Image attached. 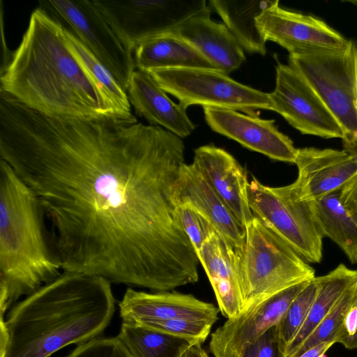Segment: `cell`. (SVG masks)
<instances>
[{
    "mask_svg": "<svg viewBox=\"0 0 357 357\" xmlns=\"http://www.w3.org/2000/svg\"><path fill=\"white\" fill-rule=\"evenodd\" d=\"M182 138L133 115H47L0 102V159L45 211L63 271L167 291L199 280L179 217Z\"/></svg>",
    "mask_w": 357,
    "mask_h": 357,
    "instance_id": "cell-1",
    "label": "cell"
},
{
    "mask_svg": "<svg viewBox=\"0 0 357 357\" xmlns=\"http://www.w3.org/2000/svg\"><path fill=\"white\" fill-rule=\"evenodd\" d=\"M111 284L100 276L63 271L0 319V357H48L98 337L115 311Z\"/></svg>",
    "mask_w": 357,
    "mask_h": 357,
    "instance_id": "cell-2",
    "label": "cell"
},
{
    "mask_svg": "<svg viewBox=\"0 0 357 357\" xmlns=\"http://www.w3.org/2000/svg\"><path fill=\"white\" fill-rule=\"evenodd\" d=\"M0 92L47 115H116L68 47L63 24L40 6L0 70Z\"/></svg>",
    "mask_w": 357,
    "mask_h": 357,
    "instance_id": "cell-3",
    "label": "cell"
},
{
    "mask_svg": "<svg viewBox=\"0 0 357 357\" xmlns=\"http://www.w3.org/2000/svg\"><path fill=\"white\" fill-rule=\"evenodd\" d=\"M38 197L0 159V312L63 272Z\"/></svg>",
    "mask_w": 357,
    "mask_h": 357,
    "instance_id": "cell-4",
    "label": "cell"
},
{
    "mask_svg": "<svg viewBox=\"0 0 357 357\" xmlns=\"http://www.w3.org/2000/svg\"><path fill=\"white\" fill-rule=\"evenodd\" d=\"M237 273L243 301L241 312L315 278L314 269L255 216L245 229Z\"/></svg>",
    "mask_w": 357,
    "mask_h": 357,
    "instance_id": "cell-5",
    "label": "cell"
},
{
    "mask_svg": "<svg viewBox=\"0 0 357 357\" xmlns=\"http://www.w3.org/2000/svg\"><path fill=\"white\" fill-rule=\"evenodd\" d=\"M289 65L310 85L342 126L345 149L357 151V41L342 50L289 55Z\"/></svg>",
    "mask_w": 357,
    "mask_h": 357,
    "instance_id": "cell-6",
    "label": "cell"
},
{
    "mask_svg": "<svg viewBox=\"0 0 357 357\" xmlns=\"http://www.w3.org/2000/svg\"><path fill=\"white\" fill-rule=\"evenodd\" d=\"M254 215L307 263H319L324 238L314 202L300 199L289 185L269 187L252 177L248 186Z\"/></svg>",
    "mask_w": 357,
    "mask_h": 357,
    "instance_id": "cell-7",
    "label": "cell"
},
{
    "mask_svg": "<svg viewBox=\"0 0 357 357\" xmlns=\"http://www.w3.org/2000/svg\"><path fill=\"white\" fill-rule=\"evenodd\" d=\"M166 92L187 109L190 105L240 111L271 110L269 93L238 82L227 74L209 68H173L148 72Z\"/></svg>",
    "mask_w": 357,
    "mask_h": 357,
    "instance_id": "cell-8",
    "label": "cell"
},
{
    "mask_svg": "<svg viewBox=\"0 0 357 357\" xmlns=\"http://www.w3.org/2000/svg\"><path fill=\"white\" fill-rule=\"evenodd\" d=\"M126 49L167 33L188 18L210 10L205 0H92Z\"/></svg>",
    "mask_w": 357,
    "mask_h": 357,
    "instance_id": "cell-9",
    "label": "cell"
},
{
    "mask_svg": "<svg viewBox=\"0 0 357 357\" xmlns=\"http://www.w3.org/2000/svg\"><path fill=\"white\" fill-rule=\"evenodd\" d=\"M39 6L64 22L127 93L136 69L128 51L92 0L39 1Z\"/></svg>",
    "mask_w": 357,
    "mask_h": 357,
    "instance_id": "cell-10",
    "label": "cell"
},
{
    "mask_svg": "<svg viewBox=\"0 0 357 357\" xmlns=\"http://www.w3.org/2000/svg\"><path fill=\"white\" fill-rule=\"evenodd\" d=\"M271 111L302 134L325 139L344 137L343 129L320 97L289 64L278 63Z\"/></svg>",
    "mask_w": 357,
    "mask_h": 357,
    "instance_id": "cell-11",
    "label": "cell"
},
{
    "mask_svg": "<svg viewBox=\"0 0 357 357\" xmlns=\"http://www.w3.org/2000/svg\"><path fill=\"white\" fill-rule=\"evenodd\" d=\"M255 21L266 40L278 43L289 55L340 51L350 43V40L323 20L284 9L278 0L257 16Z\"/></svg>",
    "mask_w": 357,
    "mask_h": 357,
    "instance_id": "cell-12",
    "label": "cell"
},
{
    "mask_svg": "<svg viewBox=\"0 0 357 357\" xmlns=\"http://www.w3.org/2000/svg\"><path fill=\"white\" fill-rule=\"evenodd\" d=\"M310 281L286 289L237 317L227 319L211 334L210 352L214 357H241L248 344L279 324L292 301Z\"/></svg>",
    "mask_w": 357,
    "mask_h": 357,
    "instance_id": "cell-13",
    "label": "cell"
},
{
    "mask_svg": "<svg viewBox=\"0 0 357 357\" xmlns=\"http://www.w3.org/2000/svg\"><path fill=\"white\" fill-rule=\"evenodd\" d=\"M203 109L205 121L214 132L271 159L295 164L298 149L287 135L278 130L274 120L232 109Z\"/></svg>",
    "mask_w": 357,
    "mask_h": 357,
    "instance_id": "cell-14",
    "label": "cell"
},
{
    "mask_svg": "<svg viewBox=\"0 0 357 357\" xmlns=\"http://www.w3.org/2000/svg\"><path fill=\"white\" fill-rule=\"evenodd\" d=\"M295 164L298 177L289 185L300 199L314 202L340 190L357 173V151L298 149Z\"/></svg>",
    "mask_w": 357,
    "mask_h": 357,
    "instance_id": "cell-15",
    "label": "cell"
},
{
    "mask_svg": "<svg viewBox=\"0 0 357 357\" xmlns=\"http://www.w3.org/2000/svg\"><path fill=\"white\" fill-rule=\"evenodd\" d=\"M177 199L179 205L190 206L210 223L228 248L237 268L245 246V230L192 164L184 163L181 169Z\"/></svg>",
    "mask_w": 357,
    "mask_h": 357,
    "instance_id": "cell-16",
    "label": "cell"
},
{
    "mask_svg": "<svg viewBox=\"0 0 357 357\" xmlns=\"http://www.w3.org/2000/svg\"><path fill=\"white\" fill-rule=\"evenodd\" d=\"M192 164L245 230L255 215L249 205V181L243 167L227 151L212 144L196 149Z\"/></svg>",
    "mask_w": 357,
    "mask_h": 357,
    "instance_id": "cell-17",
    "label": "cell"
},
{
    "mask_svg": "<svg viewBox=\"0 0 357 357\" xmlns=\"http://www.w3.org/2000/svg\"><path fill=\"white\" fill-rule=\"evenodd\" d=\"M123 321L190 319L214 324L219 308L191 294L158 291L149 293L128 287L119 303Z\"/></svg>",
    "mask_w": 357,
    "mask_h": 357,
    "instance_id": "cell-18",
    "label": "cell"
},
{
    "mask_svg": "<svg viewBox=\"0 0 357 357\" xmlns=\"http://www.w3.org/2000/svg\"><path fill=\"white\" fill-rule=\"evenodd\" d=\"M210 13L192 16L167 34L188 43L218 70L228 75L245 61L244 50L225 24L211 19Z\"/></svg>",
    "mask_w": 357,
    "mask_h": 357,
    "instance_id": "cell-19",
    "label": "cell"
},
{
    "mask_svg": "<svg viewBox=\"0 0 357 357\" xmlns=\"http://www.w3.org/2000/svg\"><path fill=\"white\" fill-rule=\"evenodd\" d=\"M127 94L135 112L150 125L160 126L181 138L188 137L195 129L186 108L174 102L149 73L135 69Z\"/></svg>",
    "mask_w": 357,
    "mask_h": 357,
    "instance_id": "cell-20",
    "label": "cell"
},
{
    "mask_svg": "<svg viewBox=\"0 0 357 357\" xmlns=\"http://www.w3.org/2000/svg\"><path fill=\"white\" fill-rule=\"evenodd\" d=\"M213 289L218 308L227 319L242 311L243 301L239 279L228 248L213 231L197 252Z\"/></svg>",
    "mask_w": 357,
    "mask_h": 357,
    "instance_id": "cell-21",
    "label": "cell"
},
{
    "mask_svg": "<svg viewBox=\"0 0 357 357\" xmlns=\"http://www.w3.org/2000/svg\"><path fill=\"white\" fill-rule=\"evenodd\" d=\"M132 54L136 69L146 72L195 68L217 70L195 48L167 33L144 40Z\"/></svg>",
    "mask_w": 357,
    "mask_h": 357,
    "instance_id": "cell-22",
    "label": "cell"
},
{
    "mask_svg": "<svg viewBox=\"0 0 357 357\" xmlns=\"http://www.w3.org/2000/svg\"><path fill=\"white\" fill-rule=\"evenodd\" d=\"M276 1L211 0L208 3L243 50L264 56L266 40L259 31L255 19Z\"/></svg>",
    "mask_w": 357,
    "mask_h": 357,
    "instance_id": "cell-23",
    "label": "cell"
},
{
    "mask_svg": "<svg viewBox=\"0 0 357 357\" xmlns=\"http://www.w3.org/2000/svg\"><path fill=\"white\" fill-rule=\"evenodd\" d=\"M319 289L307 317L289 342L284 357H294L305 340L314 331L328 314L345 291L357 280V271L343 264L325 275L317 277Z\"/></svg>",
    "mask_w": 357,
    "mask_h": 357,
    "instance_id": "cell-24",
    "label": "cell"
},
{
    "mask_svg": "<svg viewBox=\"0 0 357 357\" xmlns=\"http://www.w3.org/2000/svg\"><path fill=\"white\" fill-rule=\"evenodd\" d=\"M314 202L324 236L335 242L351 264H357V215L342 204L339 191Z\"/></svg>",
    "mask_w": 357,
    "mask_h": 357,
    "instance_id": "cell-25",
    "label": "cell"
},
{
    "mask_svg": "<svg viewBox=\"0 0 357 357\" xmlns=\"http://www.w3.org/2000/svg\"><path fill=\"white\" fill-rule=\"evenodd\" d=\"M63 27L68 47L98 88L107 106L119 116H133L127 93L84 44L70 29Z\"/></svg>",
    "mask_w": 357,
    "mask_h": 357,
    "instance_id": "cell-26",
    "label": "cell"
},
{
    "mask_svg": "<svg viewBox=\"0 0 357 357\" xmlns=\"http://www.w3.org/2000/svg\"><path fill=\"white\" fill-rule=\"evenodd\" d=\"M117 337L132 357H181L192 342L132 321H123Z\"/></svg>",
    "mask_w": 357,
    "mask_h": 357,
    "instance_id": "cell-27",
    "label": "cell"
},
{
    "mask_svg": "<svg viewBox=\"0 0 357 357\" xmlns=\"http://www.w3.org/2000/svg\"><path fill=\"white\" fill-rule=\"evenodd\" d=\"M357 303V280L339 298L328 314L305 340L294 357L326 341L340 343L344 339V323L349 310Z\"/></svg>",
    "mask_w": 357,
    "mask_h": 357,
    "instance_id": "cell-28",
    "label": "cell"
},
{
    "mask_svg": "<svg viewBox=\"0 0 357 357\" xmlns=\"http://www.w3.org/2000/svg\"><path fill=\"white\" fill-rule=\"evenodd\" d=\"M319 289L317 277L309 282L289 307L276 330L283 356L286 347L304 323Z\"/></svg>",
    "mask_w": 357,
    "mask_h": 357,
    "instance_id": "cell-29",
    "label": "cell"
},
{
    "mask_svg": "<svg viewBox=\"0 0 357 357\" xmlns=\"http://www.w3.org/2000/svg\"><path fill=\"white\" fill-rule=\"evenodd\" d=\"M137 323V322H136ZM157 331L202 344L207 339L213 323L190 319L153 320L138 322Z\"/></svg>",
    "mask_w": 357,
    "mask_h": 357,
    "instance_id": "cell-30",
    "label": "cell"
},
{
    "mask_svg": "<svg viewBox=\"0 0 357 357\" xmlns=\"http://www.w3.org/2000/svg\"><path fill=\"white\" fill-rule=\"evenodd\" d=\"M66 357H132L116 337H97L79 344Z\"/></svg>",
    "mask_w": 357,
    "mask_h": 357,
    "instance_id": "cell-31",
    "label": "cell"
},
{
    "mask_svg": "<svg viewBox=\"0 0 357 357\" xmlns=\"http://www.w3.org/2000/svg\"><path fill=\"white\" fill-rule=\"evenodd\" d=\"M178 213L182 227L197 252L215 230L202 215L188 205H179Z\"/></svg>",
    "mask_w": 357,
    "mask_h": 357,
    "instance_id": "cell-32",
    "label": "cell"
},
{
    "mask_svg": "<svg viewBox=\"0 0 357 357\" xmlns=\"http://www.w3.org/2000/svg\"><path fill=\"white\" fill-rule=\"evenodd\" d=\"M241 357H284L276 326L269 328L261 336L248 344Z\"/></svg>",
    "mask_w": 357,
    "mask_h": 357,
    "instance_id": "cell-33",
    "label": "cell"
},
{
    "mask_svg": "<svg viewBox=\"0 0 357 357\" xmlns=\"http://www.w3.org/2000/svg\"><path fill=\"white\" fill-rule=\"evenodd\" d=\"M342 204L357 215V173L339 190Z\"/></svg>",
    "mask_w": 357,
    "mask_h": 357,
    "instance_id": "cell-34",
    "label": "cell"
},
{
    "mask_svg": "<svg viewBox=\"0 0 357 357\" xmlns=\"http://www.w3.org/2000/svg\"><path fill=\"white\" fill-rule=\"evenodd\" d=\"M357 332V303L349 310L344 323V339L352 337Z\"/></svg>",
    "mask_w": 357,
    "mask_h": 357,
    "instance_id": "cell-35",
    "label": "cell"
},
{
    "mask_svg": "<svg viewBox=\"0 0 357 357\" xmlns=\"http://www.w3.org/2000/svg\"><path fill=\"white\" fill-rule=\"evenodd\" d=\"M333 341L321 342L302 353L298 357H319L326 352L335 344Z\"/></svg>",
    "mask_w": 357,
    "mask_h": 357,
    "instance_id": "cell-36",
    "label": "cell"
},
{
    "mask_svg": "<svg viewBox=\"0 0 357 357\" xmlns=\"http://www.w3.org/2000/svg\"><path fill=\"white\" fill-rule=\"evenodd\" d=\"M181 357H210L202 348V344H195L190 346Z\"/></svg>",
    "mask_w": 357,
    "mask_h": 357,
    "instance_id": "cell-37",
    "label": "cell"
},
{
    "mask_svg": "<svg viewBox=\"0 0 357 357\" xmlns=\"http://www.w3.org/2000/svg\"><path fill=\"white\" fill-rule=\"evenodd\" d=\"M342 344L349 349H357V332L352 337L345 340Z\"/></svg>",
    "mask_w": 357,
    "mask_h": 357,
    "instance_id": "cell-38",
    "label": "cell"
},
{
    "mask_svg": "<svg viewBox=\"0 0 357 357\" xmlns=\"http://www.w3.org/2000/svg\"><path fill=\"white\" fill-rule=\"evenodd\" d=\"M319 357H327V356L326 355V354H324L319 356Z\"/></svg>",
    "mask_w": 357,
    "mask_h": 357,
    "instance_id": "cell-39",
    "label": "cell"
},
{
    "mask_svg": "<svg viewBox=\"0 0 357 357\" xmlns=\"http://www.w3.org/2000/svg\"><path fill=\"white\" fill-rule=\"evenodd\" d=\"M355 106H356V109H357V100H356V102H355Z\"/></svg>",
    "mask_w": 357,
    "mask_h": 357,
    "instance_id": "cell-40",
    "label": "cell"
}]
</instances>
